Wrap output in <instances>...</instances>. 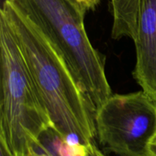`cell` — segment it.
<instances>
[{"mask_svg":"<svg viewBox=\"0 0 156 156\" xmlns=\"http://www.w3.org/2000/svg\"><path fill=\"white\" fill-rule=\"evenodd\" d=\"M0 14L15 35L51 127L70 146L87 147L96 136V110L60 55L9 0Z\"/></svg>","mask_w":156,"mask_h":156,"instance_id":"cell-1","label":"cell"},{"mask_svg":"<svg viewBox=\"0 0 156 156\" xmlns=\"http://www.w3.org/2000/svg\"><path fill=\"white\" fill-rule=\"evenodd\" d=\"M47 38L97 111L112 95L105 62L88 39L85 13L70 0H9Z\"/></svg>","mask_w":156,"mask_h":156,"instance_id":"cell-2","label":"cell"},{"mask_svg":"<svg viewBox=\"0 0 156 156\" xmlns=\"http://www.w3.org/2000/svg\"><path fill=\"white\" fill-rule=\"evenodd\" d=\"M0 143L14 156H30L51 127L7 20L0 14Z\"/></svg>","mask_w":156,"mask_h":156,"instance_id":"cell-3","label":"cell"},{"mask_svg":"<svg viewBox=\"0 0 156 156\" xmlns=\"http://www.w3.org/2000/svg\"><path fill=\"white\" fill-rule=\"evenodd\" d=\"M100 144L117 156H148L156 135V102L143 90L112 94L94 116Z\"/></svg>","mask_w":156,"mask_h":156,"instance_id":"cell-4","label":"cell"},{"mask_svg":"<svg viewBox=\"0 0 156 156\" xmlns=\"http://www.w3.org/2000/svg\"><path fill=\"white\" fill-rule=\"evenodd\" d=\"M133 76L156 102V0H140Z\"/></svg>","mask_w":156,"mask_h":156,"instance_id":"cell-5","label":"cell"},{"mask_svg":"<svg viewBox=\"0 0 156 156\" xmlns=\"http://www.w3.org/2000/svg\"><path fill=\"white\" fill-rule=\"evenodd\" d=\"M113 12L112 37H128L135 41L140 0H111Z\"/></svg>","mask_w":156,"mask_h":156,"instance_id":"cell-6","label":"cell"},{"mask_svg":"<svg viewBox=\"0 0 156 156\" xmlns=\"http://www.w3.org/2000/svg\"><path fill=\"white\" fill-rule=\"evenodd\" d=\"M76 7L79 8L83 13L93 10L100 3L101 0H70Z\"/></svg>","mask_w":156,"mask_h":156,"instance_id":"cell-7","label":"cell"},{"mask_svg":"<svg viewBox=\"0 0 156 156\" xmlns=\"http://www.w3.org/2000/svg\"><path fill=\"white\" fill-rule=\"evenodd\" d=\"M85 156H106L101 151L99 150L98 148L95 146V144L91 143L86 147V152Z\"/></svg>","mask_w":156,"mask_h":156,"instance_id":"cell-8","label":"cell"},{"mask_svg":"<svg viewBox=\"0 0 156 156\" xmlns=\"http://www.w3.org/2000/svg\"><path fill=\"white\" fill-rule=\"evenodd\" d=\"M30 156H50L47 152L41 149L37 145H35Z\"/></svg>","mask_w":156,"mask_h":156,"instance_id":"cell-9","label":"cell"},{"mask_svg":"<svg viewBox=\"0 0 156 156\" xmlns=\"http://www.w3.org/2000/svg\"><path fill=\"white\" fill-rule=\"evenodd\" d=\"M148 156H156V135L149 144Z\"/></svg>","mask_w":156,"mask_h":156,"instance_id":"cell-10","label":"cell"},{"mask_svg":"<svg viewBox=\"0 0 156 156\" xmlns=\"http://www.w3.org/2000/svg\"><path fill=\"white\" fill-rule=\"evenodd\" d=\"M0 156H14L11 152L7 149V148L0 143Z\"/></svg>","mask_w":156,"mask_h":156,"instance_id":"cell-11","label":"cell"}]
</instances>
